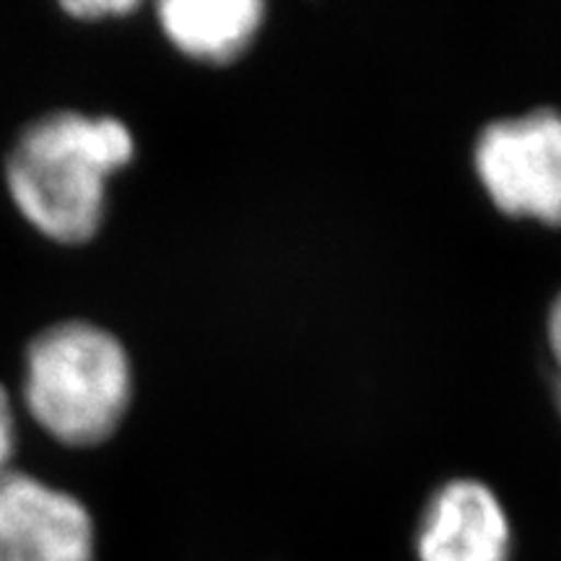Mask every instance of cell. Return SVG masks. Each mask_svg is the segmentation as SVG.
Masks as SVG:
<instances>
[{"label": "cell", "instance_id": "8", "mask_svg": "<svg viewBox=\"0 0 561 561\" xmlns=\"http://www.w3.org/2000/svg\"><path fill=\"white\" fill-rule=\"evenodd\" d=\"M136 5V0H70V3H66V11L81 19H102L115 16V13H128Z\"/></svg>", "mask_w": 561, "mask_h": 561}, {"label": "cell", "instance_id": "6", "mask_svg": "<svg viewBox=\"0 0 561 561\" xmlns=\"http://www.w3.org/2000/svg\"><path fill=\"white\" fill-rule=\"evenodd\" d=\"M159 19L182 53L227 62L240 55L263 19L257 0H164Z\"/></svg>", "mask_w": 561, "mask_h": 561}, {"label": "cell", "instance_id": "1", "mask_svg": "<svg viewBox=\"0 0 561 561\" xmlns=\"http://www.w3.org/2000/svg\"><path fill=\"white\" fill-rule=\"evenodd\" d=\"M128 125L60 110L26 125L5 164L21 214L55 242L81 244L102 227L107 180L133 159Z\"/></svg>", "mask_w": 561, "mask_h": 561}, {"label": "cell", "instance_id": "5", "mask_svg": "<svg viewBox=\"0 0 561 561\" xmlns=\"http://www.w3.org/2000/svg\"><path fill=\"white\" fill-rule=\"evenodd\" d=\"M421 561H510L502 504L476 481H453L434 496L419 533Z\"/></svg>", "mask_w": 561, "mask_h": 561}, {"label": "cell", "instance_id": "4", "mask_svg": "<svg viewBox=\"0 0 561 561\" xmlns=\"http://www.w3.org/2000/svg\"><path fill=\"white\" fill-rule=\"evenodd\" d=\"M94 520L68 491L0 473V561H94Z\"/></svg>", "mask_w": 561, "mask_h": 561}, {"label": "cell", "instance_id": "9", "mask_svg": "<svg viewBox=\"0 0 561 561\" xmlns=\"http://www.w3.org/2000/svg\"><path fill=\"white\" fill-rule=\"evenodd\" d=\"M549 339H551V351H553V356H557V364H559L557 377H561V297H559V301H557V305H553V310H551Z\"/></svg>", "mask_w": 561, "mask_h": 561}, {"label": "cell", "instance_id": "7", "mask_svg": "<svg viewBox=\"0 0 561 561\" xmlns=\"http://www.w3.org/2000/svg\"><path fill=\"white\" fill-rule=\"evenodd\" d=\"M13 450H16V416L9 392L0 385V473L9 471Z\"/></svg>", "mask_w": 561, "mask_h": 561}, {"label": "cell", "instance_id": "3", "mask_svg": "<svg viewBox=\"0 0 561 561\" xmlns=\"http://www.w3.org/2000/svg\"><path fill=\"white\" fill-rule=\"evenodd\" d=\"M476 164L496 206L512 216L561 224V117L538 110L486 128Z\"/></svg>", "mask_w": 561, "mask_h": 561}, {"label": "cell", "instance_id": "2", "mask_svg": "<svg viewBox=\"0 0 561 561\" xmlns=\"http://www.w3.org/2000/svg\"><path fill=\"white\" fill-rule=\"evenodd\" d=\"M130 396L128 351L94 322H58L26 348V409L62 445L110 439L128 413Z\"/></svg>", "mask_w": 561, "mask_h": 561}]
</instances>
